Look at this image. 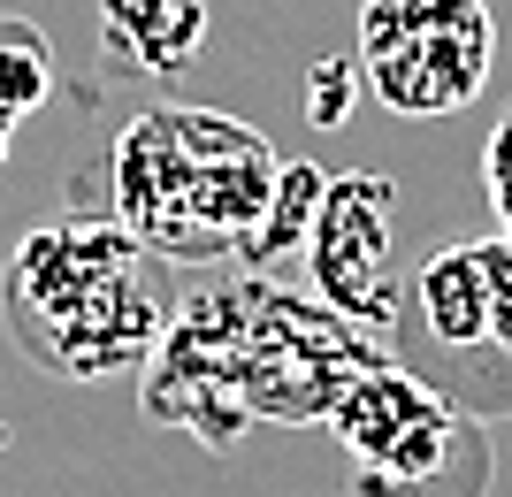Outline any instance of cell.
I'll return each mask as SVG.
<instances>
[{
    "label": "cell",
    "mask_w": 512,
    "mask_h": 497,
    "mask_svg": "<svg viewBox=\"0 0 512 497\" xmlns=\"http://www.w3.org/2000/svg\"><path fill=\"white\" fill-rule=\"evenodd\" d=\"M390 184L383 176H344V184H321L314 222H306V253H314V283L321 299L352 314V322L383 329L398 322V276H390Z\"/></svg>",
    "instance_id": "cell-6"
},
{
    "label": "cell",
    "mask_w": 512,
    "mask_h": 497,
    "mask_svg": "<svg viewBox=\"0 0 512 497\" xmlns=\"http://www.w3.org/2000/svg\"><path fill=\"white\" fill-rule=\"evenodd\" d=\"M375 360H390V337L337 306H306L260 276L207 283L153 345L146 413L176 429L199 421L207 452H230L245 421H329L337 390Z\"/></svg>",
    "instance_id": "cell-1"
},
{
    "label": "cell",
    "mask_w": 512,
    "mask_h": 497,
    "mask_svg": "<svg viewBox=\"0 0 512 497\" xmlns=\"http://www.w3.org/2000/svg\"><path fill=\"white\" fill-rule=\"evenodd\" d=\"M54 92V46L23 16H0V123H23Z\"/></svg>",
    "instance_id": "cell-7"
},
{
    "label": "cell",
    "mask_w": 512,
    "mask_h": 497,
    "mask_svg": "<svg viewBox=\"0 0 512 497\" xmlns=\"http://www.w3.org/2000/svg\"><path fill=\"white\" fill-rule=\"evenodd\" d=\"M482 192H490L497 222H505V230H512V108L497 115L490 146H482Z\"/></svg>",
    "instance_id": "cell-9"
},
{
    "label": "cell",
    "mask_w": 512,
    "mask_h": 497,
    "mask_svg": "<svg viewBox=\"0 0 512 497\" xmlns=\"http://www.w3.org/2000/svg\"><path fill=\"white\" fill-rule=\"evenodd\" d=\"M329 429L352 459V497H482V436L467 406L413 375L398 352L337 390Z\"/></svg>",
    "instance_id": "cell-4"
},
{
    "label": "cell",
    "mask_w": 512,
    "mask_h": 497,
    "mask_svg": "<svg viewBox=\"0 0 512 497\" xmlns=\"http://www.w3.org/2000/svg\"><path fill=\"white\" fill-rule=\"evenodd\" d=\"M0 161H8V123H0Z\"/></svg>",
    "instance_id": "cell-10"
},
{
    "label": "cell",
    "mask_w": 512,
    "mask_h": 497,
    "mask_svg": "<svg viewBox=\"0 0 512 497\" xmlns=\"http://www.w3.org/2000/svg\"><path fill=\"white\" fill-rule=\"evenodd\" d=\"M352 62L390 115L436 123L490 92L497 16L490 0H367L352 23Z\"/></svg>",
    "instance_id": "cell-5"
},
{
    "label": "cell",
    "mask_w": 512,
    "mask_h": 497,
    "mask_svg": "<svg viewBox=\"0 0 512 497\" xmlns=\"http://www.w3.org/2000/svg\"><path fill=\"white\" fill-rule=\"evenodd\" d=\"M283 199V161L253 123L214 108H146L107 146V215L146 253L253 260Z\"/></svg>",
    "instance_id": "cell-2"
},
{
    "label": "cell",
    "mask_w": 512,
    "mask_h": 497,
    "mask_svg": "<svg viewBox=\"0 0 512 497\" xmlns=\"http://www.w3.org/2000/svg\"><path fill=\"white\" fill-rule=\"evenodd\" d=\"M474 253H482V283H490V337L512 360V230L505 238H474Z\"/></svg>",
    "instance_id": "cell-8"
},
{
    "label": "cell",
    "mask_w": 512,
    "mask_h": 497,
    "mask_svg": "<svg viewBox=\"0 0 512 497\" xmlns=\"http://www.w3.org/2000/svg\"><path fill=\"white\" fill-rule=\"evenodd\" d=\"M8 345L54 383H115L138 375L169 329L153 253L115 215L46 222L0 268Z\"/></svg>",
    "instance_id": "cell-3"
}]
</instances>
